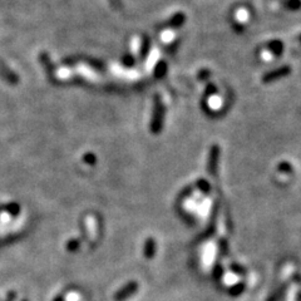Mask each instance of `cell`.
Wrapping results in <instances>:
<instances>
[{
  "label": "cell",
  "instance_id": "6da1fadb",
  "mask_svg": "<svg viewBox=\"0 0 301 301\" xmlns=\"http://www.w3.org/2000/svg\"><path fill=\"white\" fill-rule=\"evenodd\" d=\"M163 118H165V107L163 103L159 98H156L153 105V117H152V124L151 128L153 133H158L161 132L162 126H163Z\"/></svg>",
  "mask_w": 301,
  "mask_h": 301
},
{
  "label": "cell",
  "instance_id": "7a4b0ae2",
  "mask_svg": "<svg viewBox=\"0 0 301 301\" xmlns=\"http://www.w3.org/2000/svg\"><path fill=\"white\" fill-rule=\"evenodd\" d=\"M291 67L290 66H281L279 68H276V69L273 70H270V72L265 73L264 75H262V83L264 84H270V83H273L276 82V80L279 79H283V78L287 77V75L291 73Z\"/></svg>",
  "mask_w": 301,
  "mask_h": 301
},
{
  "label": "cell",
  "instance_id": "3957f363",
  "mask_svg": "<svg viewBox=\"0 0 301 301\" xmlns=\"http://www.w3.org/2000/svg\"><path fill=\"white\" fill-rule=\"evenodd\" d=\"M218 157H220V147L217 145H213L210 148V154H208V162H207V170L210 175H215L217 171L218 166Z\"/></svg>",
  "mask_w": 301,
  "mask_h": 301
},
{
  "label": "cell",
  "instance_id": "277c9868",
  "mask_svg": "<svg viewBox=\"0 0 301 301\" xmlns=\"http://www.w3.org/2000/svg\"><path fill=\"white\" fill-rule=\"evenodd\" d=\"M267 49L271 54H272V56H275V57L283 56V53H284L283 42H280L279 39L271 40V42L267 44Z\"/></svg>",
  "mask_w": 301,
  "mask_h": 301
},
{
  "label": "cell",
  "instance_id": "5b68a950",
  "mask_svg": "<svg viewBox=\"0 0 301 301\" xmlns=\"http://www.w3.org/2000/svg\"><path fill=\"white\" fill-rule=\"evenodd\" d=\"M186 21V15L183 13H176L172 18L170 19V26L171 28H181Z\"/></svg>",
  "mask_w": 301,
  "mask_h": 301
},
{
  "label": "cell",
  "instance_id": "8992f818",
  "mask_svg": "<svg viewBox=\"0 0 301 301\" xmlns=\"http://www.w3.org/2000/svg\"><path fill=\"white\" fill-rule=\"evenodd\" d=\"M285 9L291 10V12H296L301 9V0H283L281 2Z\"/></svg>",
  "mask_w": 301,
  "mask_h": 301
},
{
  "label": "cell",
  "instance_id": "52a82bcc",
  "mask_svg": "<svg viewBox=\"0 0 301 301\" xmlns=\"http://www.w3.org/2000/svg\"><path fill=\"white\" fill-rule=\"evenodd\" d=\"M166 70H167V64L165 63V62H159L156 67V77L158 78L163 77V75L166 74Z\"/></svg>",
  "mask_w": 301,
  "mask_h": 301
},
{
  "label": "cell",
  "instance_id": "ba28073f",
  "mask_svg": "<svg viewBox=\"0 0 301 301\" xmlns=\"http://www.w3.org/2000/svg\"><path fill=\"white\" fill-rule=\"evenodd\" d=\"M199 77H200V79H202V80L207 79V78L210 77V70H207V69H202V70H201V72H200Z\"/></svg>",
  "mask_w": 301,
  "mask_h": 301
},
{
  "label": "cell",
  "instance_id": "9c48e42d",
  "mask_svg": "<svg viewBox=\"0 0 301 301\" xmlns=\"http://www.w3.org/2000/svg\"><path fill=\"white\" fill-rule=\"evenodd\" d=\"M299 39H300V43H301V35L299 37Z\"/></svg>",
  "mask_w": 301,
  "mask_h": 301
}]
</instances>
